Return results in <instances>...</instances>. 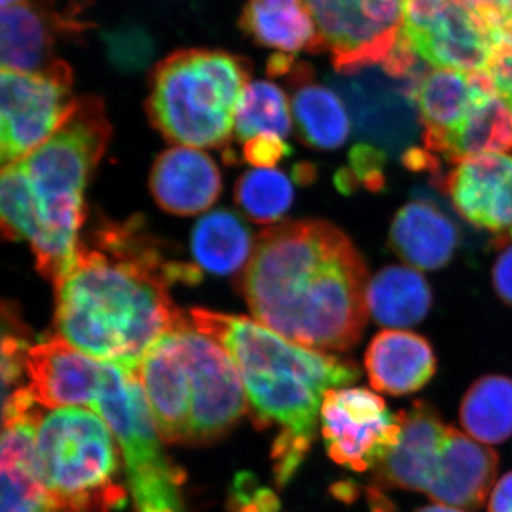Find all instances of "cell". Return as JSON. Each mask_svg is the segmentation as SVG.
<instances>
[{
  "label": "cell",
  "instance_id": "1",
  "mask_svg": "<svg viewBox=\"0 0 512 512\" xmlns=\"http://www.w3.org/2000/svg\"><path fill=\"white\" fill-rule=\"evenodd\" d=\"M195 266L170 262L137 222L101 228L80 242L56 285L59 338L84 355L137 370L147 350L187 322L170 286L195 284Z\"/></svg>",
  "mask_w": 512,
  "mask_h": 512
},
{
  "label": "cell",
  "instance_id": "2",
  "mask_svg": "<svg viewBox=\"0 0 512 512\" xmlns=\"http://www.w3.org/2000/svg\"><path fill=\"white\" fill-rule=\"evenodd\" d=\"M369 272L338 227L322 220L265 229L239 278L256 322L303 348L345 352L362 338Z\"/></svg>",
  "mask_w": 512,
  "mask_h": 512
},
{
  "label": "cell",
  "instance_id": "3",
  "mask_svg": "<svg viewBox=\"0 0 512 512\" xmlns=\"http://www.w3.org/2000/svg\"><path fill=\"white\" fill-rule=\"evenodd\" d=\"M191 322L237 366L256 423L279 427L272 458L276 480L285 485L311 450L325 393L356 382L359 367L296 345L245 316L192 309Z\"/></svg>",
  "mask_w": 512,
  "mask_h": 512
},
{
  "label": "cell",
  "instance_id": "4",
  "mask_svg": "<svg viewBox=\"0 0 512 512\" xmlns=\"http://www.w3.org/2000/svg\"><path fill=\"white\" fill-rule=\"evenodd\" d=\"M110 137L103 100L83 96L66 123L18 161L35 220L30 248L40 274L53 284L63 278L76 258L79 231L86 220L84 191Z\"/></svg>",
  "mask_w": 512,
  "mask_h": 512
},
{
  "label": "cell",
  "instance_id": "5",
  "mask_svg": "<svg viewBox=\"0 0 512 512\" xmlns=\"http://www.w3.org/2000/svg\"><path fill=\"white\" fill-rule=\"evenodd\" d=\"M251 73L248 59L227 50H177L151 72L148 119L178 146L225 147Z\"/></svg>",
  "mask_w": 512,
  "mask_h": 512
},
{
  "label": "cell",
  "instance_id": "6",
  "mask_svg": "<svg viewBox=\"0 0 512 512\" xmlns=\"http://www.w3.org/2000/svg\"><path fill=\"white\" fill-rule=\"evenodd\" d=\"M43 407L35 424L37 470L50 493L79 512H111L126 504L119 451L110 427L83 407Z\"/></svg>",
  "mask_w": 512,
  "mask_h": 512
},
{
  "label": "cell",
  "instance_id": "7",
  "mask_svg": "<svg viewBox=\"0 0 512 512\" xmlns=\"http://www.w3.org/2000/svg\"><path fill=\"white\" fill-rule=\"evenodd\" d=\"M90 409L116 437L137 512H184V474L164 453L137 370L104 362L103 382Z\"/></svg>",
  "mask_w": 512,
  "mask_h": 512
},
{
  "label": "cell",
  "instance_id": "8",
  "mask_svg": "<svg viewBox=\"0 0 512 512\" xmlns=\"http://www.w3.org/2000/svg\"><path fill=\"white\" fill-rule=\"evenodd\" d=\"M76 104L72 69L63 60L36 72L0 69V168L42 146Z\"/></svg>",
  "mask_w": 512,
  "mask_h": 512
},
{
  "label": "cell",
  "instance_id": "9",
  "mask_svg": "<svg viewBox=\"0 0 512 512\" xmlns=\"http://www.w3.org/2000/svg\"><path fill=\"white\" fill-rule=\"evenodd\" d=\"M336 73L382 63L399 40L403 0H305Z\"/></svg>",
  "mask_w": 512,
  "mask_h": 512
},
{
  "label": "cell",
  "instance_id": "10",
  "mask_svg": "<svg viewBox=\"0 0 512 512\" xmlns=\"http://www.w3.org/2000/svg\"><path fill=\"white\" fill-rule=\"evenodd\" d=\"M175 333L187 369L190 443H207L227 433L244 416L247 393L228 353L191 328V319Z\"/></svg>",
  "mask_w": 512,
  "mask_h": 512
},
{
  "label": "cell",
  "instance_id": "11",
  "mask_svg": "<svg viewBox=\"0 0 512 512\" xmlns=\"http://www.w3.org/2000/svg\"><path fill=\"white\" fill-rule=\"evenodd\" d=\"M320 429L335 463L365 473L375 470L396 446L402 426L372 390L339 387L323 397Z\"/></svg>",
  "mask_w": 512,
  "mask_h": 512
},
{
  "label": "cell",
  "instance_id": "12",
  "mask_svg": "<svg viewBox=\"0 0 512 512\" xmlns=\"http://www.w3.org/2000/svg\"><path fill=\"white\" fill-rule=\"evenodd\" d=\"M400 36L427 64L466 73L488 72L493 40L458 0H403Z\"/></svg>",
  "mask_w": 512,
  "mask_h": 512
},
{
  "label": "cell",
  "instance_id": "13",
  "mask_svg": "<svg viewBox=\"0 0 512 512\" xmlns=\"http://www.w3.org/2000/svg\"><path fill=\"white\" fill-rule=\"evenodd\" d=\"M436 185L468 224L494 235L498 248L512 244V154L463 158Z\"/></svg>",
  "mask_w": 512,
  "mask_h": 512
},
{
  "label": "cell",
  "instance_id": "14",
  "mask_svg": "<svg viewBox=\"0 0 512 512\" xmlns=\"http://www.w3.org/2000/svg\"><path fill=\"white\" fill-rule=\"evenodd\" d=\"M103 375L104 362L84 355L62 338L26 350V389L47 410L92 406Z\"/></svg>",
  "mask_w": 512,
  "mask_h": 512
},
{
  "label": "cell",
  "instance_id": "15",
  "mask_svg": "<svg viewBox=\"0 0 512 512\" xmlns=\"http://www.w3.org/2000/svg\"><path fill=\"white\" fill-rule=\"evenodd\" d=\"M400 420L399 441L375 468V487L370 491H417L426 493L439 460L448 426L431 404L414 402L396 413Z\"/></svg>",
  "mask_w": 512,
  "mask_h": 512
},
{
  "label": "cell",
  "instance_id": "16",
  "mask_svg": "<svg viewBox=\"0 0 512 512\" xmlns=\"http://www.w3.org/2000/svg\"><path fill=\"white\" fill-rule=\"evenodd\" d=\"M274 79L288 80L292 89V113L299 136L308 146L336 150L348 141L350 120L338 94L316 82L308 63L295 55L274 53L266 64Z\"/></svg>",
  "mask_w": 512,
  "mask_h": 512
},
{
  "label": "cell",
  "instance_id": "17",
  "mask_svg": "<svg viewBox=\"0 0 512 512\" xmlns=\"http://www.w3.org/2000/svg\"><path fill=\"white\" fill-rule=\"evenodd\" d=\"M40 410L13 414L0 431V512H79L60 501L37 470L35 424Z\"/></svg>",
  "mask_w": 512,
  "mask_h": 512
},
{
  "label": "cell",
  "instance_id": "18",
  "mask_svg": "<svg viewBox=\"0 0 512 512\" xmlns=\"http://www.w3.org/2000/svg\"><path fill=\"white\" fill-rule=\"evenodd\" d=\"M346 101L357 130L366 136L407 130L419 121L413 90L416 83L396 79L382 64L338 73L329 79Z\"/></svg>",
  "mask_w": 512,
  "mask_h": 512
},
{
  "label": "cell",
  "instance_id": "19",
  "mask_svg": "<svg viewBox=\"0 0 512 512\" xmlns=\"http://www.w3.org/2000/svg\"><path fill=\"white\" fill-rule=\"evenodd\" d=\"M86 28V22L57 13L50 2L0 6V69H46L57 60V36L82 35Z\"/></svg>",
  "mask_w": 512,
  "mask_h": 512
},
{
  "label": "cell",
  "instance_id": "20",
  "mask_svg": "<svg viewBox=\"0 0 512 512\" xmlns=\"http://www.w3.org/2000/svg\"><path fill=\"white\" fill-rule=\"evenodd\" d=\"M137 376L163 440L190 443L187 369L175 329L147 350Z\"/></svg>",
  "mask_w": 512,
  "mask_h": 512
},
{
  "label": "cell",
  "instance_id": "21",
  "mask_svg": "<svg viewBox=\"0 0 512 512\" xmlns=\"http://www.w3.org/2000/svg\"><path fill=\"white\" fill-rule=\"evenodd\" d=\"M498 464L497 453L490 447L448 427L443 450L424 494L437 504L477 510L493 491Z\"/></svg>",
  "mask_w": 512,
  "mask_h": 512
},
{
  "label": "cell",
  "instance_id": "22",
  "mask_svg": "<svg viewBox=\"0 0 512 512\" xmlns=\"http://www.w3.org/2000/svg\"><path fill=\"white\" fill-rule=\"evenodd\" d=\"M150 190L168 214L191 217L207 211L222 192L217 164L191 147H175L158 156L151 168Z\"/></svg>",
  "mask_w": 512,
  "mask_h": 512
},
{
  "label": "cell",
  "instance_id": "23",
  "mask_svg": "<svg viewBox=\"0 0 512 512\" xmlns=\"http://www.w3.org/2000/svg\"><path fill=\"white\" fill-rule=\"evenodd\" d=\"M369 382L377 392L406 396L419 392L433 379L437 359L429 340L407 330H383L365 355Z\"/></svg>",
  "mask_w": 512,
  "mask_h": 512
},
{
  "label": "cell",
  "instance_id": "24",
  "mask_svg": "<svg viewBox=\"0 0 512 512\" xmlns=\"http://www.w3.org/2000/svg\"><path fill=\"white\" fill-rule=\"evenodd\" d=\"M481 73L436 69L421 77L413 100L423 126L424 150L437 156L447 138L463 126L476 100Z\"/></svg>",
  "mask_w": 512,
  "mask_h": 512
},
{
  "label": "cell",
  "instance_id": "25",
  "mask_svg": "<svg viewBox=\"0 0 512 512\" xmlns=\"http://www.w3.org/2000/svg\"><path fill=\"white\" fill-rule=\"evenodd\" d=\"M458 242L460 234L456 224L427 200L404 205L390 225V249L407 265L420 271H436L447 265Z\"/></svg>",
  "mask_w": 512,
  "mask_h": 512
},
{
  "label": "cell",
  "instance_id": "26",
  "mask_svg": "<svg viewBox=\"0 0 512 512\" xmlns=\"http://www.w3.org/2000/svg\"><path fill=\"white\" fill-rule=\"evenodd\" d=\"M239 29L256 45L276 53H323L305 0H248L239 16Z\"/></svg>",
  "mask_w": 512,
  "mask_h": 512
},
{
  "label": "cell",
  "instance_id": "27",
  "mask_svg": "<svg viewBox=\"0 0 512 512\" xmlns=\"http://www.w3.org/2000/svg\"><path fill=\"white\" fill-rule=\"evenodd\" d=\"M487 153L512 154V114L495 89L490 73L483 72L466 121L447 138L437 156L454 164Z\"/></svg>",
  "mask_w": 512,
  "mask_h": 512
},
{
  "label": "cell",
  "instance_id": "28",
  "mask_svg": "<svg viewBox=\"0 0 512 512\" xmlns=\"http://www.w3.org/2000/svg\"><path fill=\"white\" fill-rule=\"evenodd\" d=\"M367 311L386 328H413L426 318L433 303L429 282L412 266L390 265L370 279Z\"/></svg>",
  "mask_w": 512,
  "mask_h": 512
},
{
  "label": "cell",
  "instance_id": "29",
  "mask_svg": "<svg viewBox=\"0 0 512 512\" xmlns=\"http://www.w3.org/2000/svg\"><path fill=\"white\" fill-rule=\"evenodd\" d=\"M254 245L247 225L227 210L210 212L192 231V255L195 262L210 274H235L248 264Z\"/></svg>",
  "mask_w": 512,
  "mask_h": 512
},
{
  "label": "cell",
  "instance_id": "30",
  "mask_svg": "<svg viewBox=\"0 0 512 512\" xmlns=\"http://www.w3.org/2000/svg\"><path fill=\"white\" fill-rule=\"evenodd\" d=\"M460 421L468 436L484 444H501L512 436V379L484 376L464 396Z\"/></svg>",
  "mask_w": 512,
  "mask_h": 512
},
{
  "label": "cell",
  "instance_id": "31",
  "mask_svg": "<svg viewBox=\"0 0 512 512\" xmlns=\"http://www.w3.org/2000/svg\"><path fill=\"white\" fill-rule=\"evenodd\" d=\"M291 130V109L284 90L268 80L249 82L235 116L237 140L248 141L259 134L285 138Z\"/></svg>",
  "mask_w": 512,
  "mask_h": 512
},
{
  "label": "cell",
  "instance_id": "32",
  "mask_svg": "<svg viewBox=\"0 0 512 512\" xmlns=\"http://www.w3.org/2000/svg\"><path fill=\"white\" fill-rule=\"evenodd\" d=\"M293 187L284 173L276 170L248 171L235 187V201L258 224L281 220L292 207Z\"/></svg>",
  "mask_w": 512,
  "mask_h": 512
},
{
  "label": "cell",
  "instance_id": "33",
  "mask_svg": "<svg viewBox=\"0 0 512 512\" xmlns=\"http://www.w3.org/2000/svg\"><path fill=\"white\" fill-rule=\"evenodd\" d=\"M104 52L114 69L123 73H138L153 62V37L138 25H121L103 33Z\"/></svg>",
  "mask_w": 512,
  "mask_h": 512
},
{
  "label": "cell",
  "instance_id": "34",
  "mask_svg": "<svg viewBox=\"0 0 512 512\" xmlns=\"http://www.w3.org/2000/svg\"><path fill=\"white\" fill-rule=\"evenodd\" d=\"M384 154L369 144H359L350 151V167L340 171L336 185L342 192L355 190L357 183L365 185L367 190L380 191L384 185Z\"/></svg>",
  "mask_w": 512,
  "mask_h": 512
},
{
  "label": "cell",
  "instance_id": "35",
  "mask_svg": "<svg viewBox=\"0 0 512 512\" xmlns=\"http://www.w3.org/2000/svg\"><path fill=\"white\" fill-rule=\"evenodd\" d=\"M234 512H281V504L274 491L261 487L249 474H241L232 491Z\"/></svg>",
  "mask_w": 512,
  "mask_h": 512
},
{
  "label": "cell",
  "instance_id": "36",
  "mask_svg": "<svg viewBox=\"0 0 512 512\" xmlns=\"http://www.w3.org/2000/svg\"><path fill=\"white\" fill-rule=\"evenodd\" d=\"M488 73L512 114V32L493 36V59Z\"/></svg>",
  "mask_w": 512,
  "mask_h": 512
},
{
  "label": "cell",
  "instance_id": "37",
  "mask_svg": "<svg viewBox=\"0 0 512 512\" xmlns=\"http://www.w3.org/2000/svg\"><path fill=\"white\" fill-rule=\"evenodd\" d=\"M291 153V147L285 143V138L274 136V134H259L245 141V160L255 167H274Z\"/></svg>",
  "mask_w": 512,
  "mask_h": 512
},
{
  "label": "cell",
  "instance_id": "38",
  "mask_svg": "<svg viewBox=\"0 0 512 512\" xmlns=\"http://www.w3.org/2000/svg\"><path fill=\"white\" fill-rule=\"evenodd\" d=\"M493 285L498 296L512 306V244L507 245L495 261Z\"/></svg>",
  "mask_w": 512,
  "mask_h": 512
},
{
  "label": "cell",
  "instance_id": "39",
  "mask_svg": "<svg viewBox=\"0 0 512 512\" xmlns=\"http://www.w3.org/2000/svg\"><path fill=\"white\" fill-rule=\"evenodd\" d=\"M488 512H512V471L494 485Z\"/></svg>",
  "mask_w": 512,
  "mask_h": 512
},
{
  "label": "cell",
  "instance_id": "40",
  "mask_svg": "<svg viewBox=\"0 0 512 512\" xmlns=\"http://www.w3.org/2000/svg\"><path fill=\"white\" fill-rule=\"evenodd\" d=\"M416 512H464L460 508L450 507V505L433 504L427 507L419 508Z\"/></svg>",
  "mask_w": 512,
  "mask_h": 512
},
{
  "label": "cell",
  "instance_id": "41",
  "mask_svg": "<svg viewBox=\"0 0 512 512\" xmlns=\"http://www.w3.org/2000/svg\"><path fill=\"white\" fill-rule=\"evenodd\" d=\"M49 0H0V6L19 5V3H42Z\"/></svg>",
  "mask_w": 512,
  "mask_h": 512
},
{
  "label": "cell",
  "instance_id": "42",
  "mask_svg": "<svg viewBox=\"0 0 512 512\" xmlns=\"http://www.w3.org/2000/svg\"><path fill=\"white\" fill-rule=\"evenodd\" d=\"M512 28V0H510V5H508V13H507V19H505V22L503 25L498 26V28H495L493 30H500V29H507ZM493 30H490V32H493ZM488 32V33H490Z\"/></svg>",
  "mask_w": 512,
  "mask_h": 512
}]
</instances>
